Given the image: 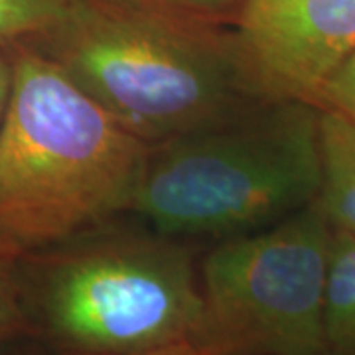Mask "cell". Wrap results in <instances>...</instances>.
Instances as JSON below:
<instances>
[{"instance_id": "cell-1", "label": "cell", "mask_w": 355, "mask_h": 355, "mask_svg": "<svg viewBox=\"0 0 355 355\" xmlns=\"http://www.w3.org/2000/svg\"><path fill=\"white\" fill-rule=\"evenodd\" d=\"M0 121V251H46L130 211L148 144L46 53L10 48Z\"/></svg>"}, {"instance_id": "cell-2", "label": "cell", "mask_w": 355, "mask_h": 355, "mask_svg": "<svg viewBox=\"0 0 355 355\" xmlns=\"http://www.w3.org/2000/svg\"><path fill=\"white\" fill-rule=\"evenodd\" d=\"M127 0H76L30 46L148 146L263 103L231 28Z\"/></svg>"}, {"instance_id": "cell-3", "label": "cell", "mask_w": 355, "mask_h": 355, "mask_svg": "<svg viewBox=\"0 0 355 355\" xmlns=\"http://www.w3.org/2000/svg\"><path fill=\"white\" fill-rule=\"evenodd\" d=\"M320 188V109L263 101L153 144L128 214L182 241L217 243L279 223Z\"/></svg>"}, {"instance_id": "cell-4", "label": "cell", "mask_w": 355, "mask_h": 355, "mask_svg": "<svg viewBox=\"0 0 355 355\" xmlns=\"http://www.w3.org/2000/svg\"><path fill=\"white\" fill-rule=\"evenodd\" d=\"M32 330L62 355H130L193 343L202 294L196 243L119 219L28 254Z\"/></svg>"}, {"instance_id": "cell-5", "label": "cell", "mask_w": 355, "mask_h": 355, "mask_svg": "<svg viewBox=\"0 0 355 355\" xmlns=\"http://www.w3.org/2000/svg\"><path fill=\"white\" fill-rule=\"evenodd\" d=\"M331 235L316 200L275 225L211 243L200 259L196 345L209 355H328Z\"/></svg>"}, {"instance_id": "cell-6", "label": "cell", "mask_w": 355, "mask_h": 355, "mask_svg": "<svg viewBox=\"0 0 355 355\" xmlns=\"http://www.w3.org/2000/svg\"><path fill=\"white\" fill-rule=\"evenodd\" d=\"M231 32L263 101L314 105L355 51V0H243Z\"/></svg>"}, {"instance_id": "cell-7", "label": "cell", "mask_w": 355, "mask_h": 355, "mask_svg": "<svg viewBox=\"0 0 355 355\" xmlns=\"http://www.w3.org/2000/svg\"><path fill=\"white\" fill-rule=\"evenodd\" d=\"M322 188L318 202L334 229L355 237V121L320 109Z\"/></svg>"}, {"instance_id": "cell-8", "label": "cell", "mask_w": 355, "mask_h": 355, "mask_svg": "<svg viewBox=\"0 0 355 355\" xmlns=\"http://www.w3.org/2000/svg\"><path fill=\"white\" fill-rule=\"evenodd\" d=\"M324 331L326 354L355 355V237L342 229L331 235Z\"/></svg>"}, {"instance_id": "cell-9", "label": "cell", "mask_w": 355, "mask_h": 355, "mask_svg": "<svg viewBox=\"0 0 355 355\" xmlns=\"http://www.w3.org/2000/svg\"><path fill=\"white\" fill-rule=\"evenodd\" d=\"M73 4L76 0H0V50L38 40Z\"/></svg>"}, {"instance_id": "cell-10", "label": "cell", "mask_w": 355, "mask_h": 355, "mask_svg": "<svg viewBox=\"0 0 355 355\" xmlns=\"http://www.w3.org/2000/svg\"><path fill=\"white\" fill-rule=\"evenodd\" d=\"M34 334L26 310L20 261L0 251V345Z\"/></svg>"}, {"instance_id": "cell-11", "label": "cell", "mask_w": 355, "mask_h": 355, "mask_svg": "<svg viewBox=\"0 0 355 355\" xmlns=\"http://www.w3.org/2000/svg\"><path fill=\"white\" fill-rule=\"evenodd\" d=\"M314 105L355 121V51L324 83Z\"/></svg>"}, {"instance_id": "cell-12", "label": "cell", "mask_w": 355, "mask_h": 355, "mask_svg": "<svg viewBox=\"0 0 355 355\" xmlns=\"http://www.w3.org/2000/svg\"><path fill=\"white\" fill-rule=\"evenodd\" d=\"M132 4H142L150 8L170 10V12L193 14V16H205L211 18L214 14L221 12L225 8H237L243 0H127Z\"/></svg>"}, {"instance_id": "cell-13", "label": "cell", "mask_w": 355, "mask_h": 355, "mask_svg": "<svg viewBox=\"0 0 355 355\" xmlns=\"http://www.w3.org/2000/svg\"><path fill=\"white\" fill-rule=\"evenodd\" d=\"M10 85H12V55L10 50H0V121L10 95Z\"/></svg>"}, {"instance_id": "cell-14", "label": "cell", "mask_w": 355, "mask_h": 355, "mask_svg": "<svg viewBox=\"0 0 355 355\" xmlns=\"http://www.w3.org/2000/svg\"><path fill=\"white\" fill-rule=\"evenodd\" d=\"M130 355H209L203 352L202 347L193 345V343H180V345H170L162 349H153V352H142V354H130Z\"/></svg>"}]
</instances>
